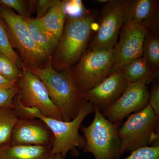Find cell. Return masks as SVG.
I'll use <instances>...</instances> for the list:
<instances>
[{
	"instance_id": "8992f818",
	"label": "cell",
	"mask_w": 159,
	"mask_h": 159,
	"mask_svg": "<svg viewBox=\"0 0 159 159\" xmlns=\"http://www.w3.org/2000/svg\"><path fill=\"white\" fill-rule=\"evenodd\" d=\"M114 48L86 50L70 72L81 93L96 86L111 73Z\"/></svg>"
},
{
	"instance_id": "ba28073f",
	"label": "cell",
	"mask_w": 159,
	"mask_h": 159,
	"mask_svg": "<svg viewBox=\"0 0 159 159\" xmlns=\"http://www.w3.org/2000/svg\"><path fill=\"white\" fill-rule=\"evenodd\" d=\"M21 66L22 70L17 82L18 93L16 95L20 102L25 106L36 107L45 116L63 121L43 81L21 63Z\"/></svg>"
},
{
	"instance_id": "8fae6325",
	"label": "cell",
	"mask_w": 159,
	"mask_h": 159,
	"mask_svg": "<svg viewBox=\"0 0 159 159\" xmlns=\"http://www.w3.org/2000/svg\"><path fill=\"white\" fill-rule=\"evenodd\" d=\"M149 95V90L145 84L128 83L118 99L102 111V115L112 123H121L130 114L146 107L148 104Z\"/></svg>"
},
{
	"instance_id": "f1b7e54d",
	"label": "cell",
	"mask_w": 159,
	"mask_h": 159,
	"mask_svg": "<svg viewBox=\"0 0 159 159\" xmlns=\"http://www.w3.org/2000/svg\"><path fill=\"white\" fill-rule=\"evenodd\" d=\"M16 83L17 82L11 81L0 74V87H10L15 85Z\"/></svg>"
},
{
	"instance_id": "484cf974",
	"label": "cell",
	"mask_w": 159,
	"mask_h": 159,
	"mask_svg": "<svg viewBox=\"0 0 159 159\" xmlns=\"http://www.w3.org/2000/svg\"><path fill=\"white\" fill-rule=\"evenodd\" d=\"M65 12L67 17H78L85 14L88 11L81 1H64Z\"/></svg>"
},
{
	"instance_id": "9a60e30c",
	"label": "cell",
	"mask_w": 159,
	"mask_h": 159,
	"mask_svg": "<svg viewBox=\"0 0 159 159\" xmlns=\"http://www.w3.org/2000/svg\"><path fill=\"white\" fill-rule=\"evenodd\" d=\"M51 146L12 145L0 147V159H47L51 156Z\"/></svg>"
},
{
	"instance_id": "44dd1931",
	"label": "cell",
	"mask_w": 159,
	"mask_h": 159,
	"mask_svg": "<svg viewBox=\"0 0 159 159\" xmlns=\"http://www.w3.org/2000/svg\"><path fill=\"white\" fill-rule=\"evenodd\" d=\"M0 53L10 58L17 65H19V56L13 49L8 31L0 16ZM21 64V63H20Z\"/></svg>"
},
{
	"instance_id": "ac0fdd59",
	"label": "cell",
	"mask_w": 159,
	"mask_h": 159,
	"mask_svg": "<svg viewBox=\"0 0 159 159\" xmlns=\"http://www.w3.org/2000/svg\"><path fill=\"white\" fill-rule=\"evenodd\" d=\"M64 1H59L43 17L39 19L41 24L57 40L62 36L66 16L65 12Z\"/></svg>"
},
{
	"instance_id": "4dcf8cb0",
	"label": "cell",
	"mask_w": 159,
	"mask_h": 159,
	"mask_svg": "<svg viewBox=\"0 0 159 159\" xmlns=\"http://www.w3.org/2000/svg\"><path fill=\"white\" fill-rule=\"evenodd\" d=\"M110 0H97V1H96V2H97V3L105 5Z\"/></svg>"
},
{
	"instance_id": "4316f807",
	"label": "cell",
	"mask_w": 159,
	"mask_h": 159,
	"mask_svg": "<svg viewBox=\"0 0 159 159\" xmlns=\"http://www.w3.org/2000/svg\"><path fill=\"white\" fill-rule=\"evenodd\" d=\"M148 104L156 115L159 117V84L158 79L154 82L149 91Z\"/></svg>"
},
{
	"instance_id": "e0dca14e",
	"label": "cell",
	"mask_w": 159,
	"mask_h": 159,
	"mask_svg": "<svg viewBox=\"0 0 159 159\" xmlns=\"http://www.w3.org/2000/svg\"><path fill=\"white\" fill-rule=\"evenodd\" d=\"M25 21L35 43L49 56H52L57 49L59 41L43 27L39 19L26 18Z\"/></svg>"
},
{
	"instance_id": "30bf717a",
	"label": "cell",
	"mask_w": 159,
	"mask_h": 159,
	"mask_svg": "<svg viewBox=\"0 0 159 159\" xmlns=\"http://www.w3.org/2000/svg\"><path fill=\"white\" fill-rule=\"evenodd\" d=\"M148 32L142 25L130 22L123 24L119 41L114 48L111 73L121 70L129 63L142 57L143 43Z\"/></svg>"
},
{
	"instance_id": "5bb4252c",
	"label": "cell",
	"mask_w": 159,
	"mask_h": 159,
	"mask_svg": "<svg viewBox=\"0 0 159 159\" xmlns=\"http://www.w3.org/2000/svg\"><path fill=\"white\" fill-rule=\"evenodd\" d=\"M124 23L130 22L145 26L159 8L155 0H122Z\"/></svg>"
},
{
	"instance_id": "4fadbf2b",
	"label": "cell",
	"mask_w": 159,
	"mask_h": 159,
	"mask_svg": "<svg viewBox=\"0 0 159 159\" xmlns=\"http://www.w3.org/2000/svg\"><path fill=\"white\" fill-rule=\"evenodd\" d=\"M51 131L47 126L33 119H19L9 144L12 145H50Z\"/></svg>"
},
{
	"instance_id": "9c48e42d",
	"label": "cell",
	"mask_w": 159,
	"mask_h": 159,
	"mask_svg": "<svg viewBox=\"0 0 159 159\" xmlns=\"http://www.w3.org/2000/svg\"><path fill=\"white\" fill-rule=\"evenodd\" d=\"M98 16L96 32L89 43V50L114 48L123 24L122 0H110L104 5Z\"/></svg>"
},
{
	"instance_id": "cb8c5ba5",
	"label": "cell",
	"mask_w": 159,
	"mask_h": 159,
	"mask_svg": "<svg viewBox=\"0 0 159 159\" xmlns=\"http://www.w3.org/2000/svg\"><path fill=\"white\" fill-rule=\"evenodd\" d=\"M125 159H159V146H145L131 152Z\"/></svg>"
},
{
	"instance_id": "d4e9b609",
	"label": "cell",
	"mask_w": 159,
	"mask_h": 159,
	"mask_svg": "<svg viewBox=\"0 0 159 159\" xmlns=\"http://www.w3.org/2000/svg\"><path fill=\"white\" fill-rule=\"evenodd\" d=\"M18 93L17 83L10 87H0V107H14V100Z\"/></svg>"
},
{
	"instance_id": "3957f363",
	"label": "cell",
	"mask_w": 159,
	"mask_h": 159,
	"mask_svg": "<svg viewBox=\"0 0 159 159\" xmlns=\"http://www.w3.org/2000/svg\"><path fill=\"white\" fill-rule=\"evenodd\" d=\"M94 112V105L84 99L78 115L70 121L57 120L42 114L39 115L38 119L45 124L53 136L51 155L59 154L64 159L69 152L76 155L78 149H83L85 140L80 134L79 129L86 117Z\"/></svg>"
},
{
	"instance_id": "7a4b0ae2",
	"label": "cell",
	"mask_w": 159,
	"mask_h": 159,
	"mask_svg": "<svg viewBox=\"0 0 159 159\" xmlns=\"http://www.w3.org/2000/svg\"><path fill=\"white\" fill-rule=\"evenodd\" d=\"M51 57L44 65L39 67L24 66L43 81L51 100L60 111L63 120L69 122L78 115L84 100L83 94L71 76L70 69L56 71L52 67Z\"/></svg>"
},
{
	"instance_id": "2e32d148",
	"label": "cell",
	"mask_w": 159,
	"mask_h": 159,
	"mask_svg": "<svg viewBox=\"0 0 159 159\" xmlns=\"http://www.w3.org/2000/svg\"><path fill=\"white\" fill-rule=\"evenodd\" d=\"M122 71L128 83H139L147 85L158 78L159 72L154 70L142 56L126 65Z\"/></svg>"
},
{
	"instance_id": "ffe728a7",
	"label": "cell",
	"mask_w": 159,
	"mask_h": 159,
	"mask_svg": "<svg viewBox=\"0 0 159 159\" xmlns=\"http://www.w3.org/2000/svg\"><path fill=\"white\" fill-rule=\"evenodd\" d=\"M142 56L149 64L155 72H159V34L148 31L143 43Z\"/></svg>"
},
{
	"instance_id": "603a6c76",
	"label": "cell",
	"mask_w": 159,
	"mask_h": 159,
	"mask_svg": "<svg viewBox=\"0 0 159 159\" xmlns=\"http://www.w3.org/2000/svg\"><path fill=\"white\" fill-rule=\"evenodd\" d=\"M35 1L24 0H0V5L18 12L24 18H30L29 13L31 6L35 4Z\"/></svg>"
},
{
	"instance_id": "f546056e",
	"label": "cell",
	"mask_w": 159,
	"mask_h": 159,
	"mask_svg": "<svg viewBox=\"0 0 159 159\" xmlns=\"http://www.w3.org/2000/svg\"><path fill=\"white\" fill-rule=\"evenodd\" d=\"M47 159H63L61 156L59 154L51 155L50 157Z\"/></svg>"
},
{
	"instance_id": "7c38bea8",
	"label": "cell",
	"mask_w": 159,
	"mask_h": 159,
	"mask_svg": "<svg viewBox=\"0 0 159 159\" xmlns=\"http://www.w3.org/2000/svg\"><path fill=\"white\" fill-rule=\"evenodd\" d=\"M127 84L121 70L111 73L99 84L84 93L83 97L102 111L118 99Z\"/></svg>"
},
{
	"instance_id": "277c9868",
	"label": "cell",
	"mask_w": 159,
	"mask_h": 159,
	"mask_svg": "<svg viewBox=\"0 0 159 159\" xmlns=\"http://www.w3.org/2000/svg\"><path fill=\"white\" fill-rule=\"evenodd\" d=\"M94 113L92 123L87 127L80 126L85 140L83 150L90 152L95 159H119L122 155L118 136L120 123L111 122L95 106Z\"/></svg>"
},
{
	"instance_id": "6da1fadb",
	"label": "cell",
	"mask_w": 159,
	"mask_h": 159,
	"mask_svg": "<svg viewBox=\"0 0 159 159\" xmlns=\"http://www.w3.org/2000/svg\"><path fill=\"white\" fill-rule=\"evenodd\" d=\"M98 15V11L94 10L78 17L66 16L62 36L51 57L54 70L59 72L69 70L79 61L97 29Z\"/></svg>"
},
{
	"instance_id": "d6986e66",
	"label": "cell",
	"mask_w": 159,
	"mask_h": 159,
	"mask_svg": "<svg viewBox=\"0 0 159 159\" xmlns=\"http://www.w3.org/2000/svg\"><path fill=\"white\" fill-rule=\"evenodd\" d=\"M19 119L14 107H0V147L10 143Z\"/></svg>"
},
{
	"instance_id": "7402d4cb",
	"label": "cell",
	"mask_w": 159,
	"mask_h": 159,
	"mask_svg": "<svg viewBox=\"0 0 159 159\" xmlns=\"http://www.w3.org/2000/svg\"><path fill=\"white\" fill-rule=\"evenodd\" d=\"M9 57L0 53V74L3 77L17 82L22 74V70Z\"/></svg>"
},
{
	"instance_id": "52a82bcc",
	"label": "cell",
	"mask_w": 159,
	"mask_h": 159,
	"mask_svg": "<svg viewBox=\"0 0 159 159\" xmlns=\"http://www.w3.org/2000/svg\"><path fill=\"white\" fill-rule=\"evenodd\" d=\"M159 119L148 104L129 117L118 131L121 154L148 146L157 139Z\"/></svg>"
},
{
	"instance_id": "83f0119b",
	"label": "cell",
	"mask_w": 159,
	"mask_h": 159,
	"mask_svg": "<svg viewBox=\"0 0 159 159\" xmlns=\"http://www.w3.org/2000/svg\"><path fill=\"white\" fill-rule=\"evenodd\" d=\"M58 0H39L35 1L37 17L40 19L43 17L49 10L56 4Z\"/></svg>"
},
{
	"instance_id": "5b68a950",
	"label": "cell",
	"mask_w": 159,
	"mask_h": 159,
	"mask_svg": "<svg viewBox=\"0 0 159 159\" xmlns=\"http://www.w3.org/2000/svg\"><path fill=\"white\" fill-rule=\"evenodd\" d=\"M0 16L6 25L12 46L19 51L23 65L27 68L44 65L50 56L40 48L32 39L25 19L1 5Z\"/></svg>"
}]
</instances>
